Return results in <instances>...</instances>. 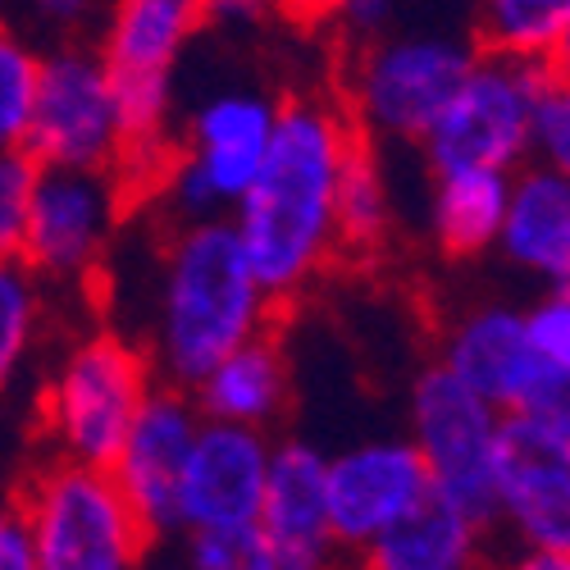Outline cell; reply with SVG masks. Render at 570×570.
<instances>
[{"instance_id": "11", "label": "cell", "mask_w": 570, "mask_h": 570, "mask_svg": "<svg viewBox=\"0 0 570 570\" xmlns=\"http://www.w3.org/2000/svg\"><path fill=\"white\" fill-rule=\"evenodd\" d=\"M23 151L41 169H110L115 174L124 165V124H119L110 73L97 51L60 46V51L41 56Z\"/></svg>"}, {"instance_id": "5", "label": "cell", "mask_w": 570, "mask_h": 570, "mask_svg": "<svg viewBox=\"0 0 570 570\" xmlns=\"http://www.w3.org/2000/svg\"><path fill=\"white\" fill-rule=\"evenodd\" d=\"M480 56L474 37L452 32H389L352 51L343 73V110L365 141L420 147L439 110Z\"/></svg>"}, {"instance_id": "33", "label": "cell", "mask_w": 570, "mask_h": 570, "mask_svg": "<svg viewBox=\"0 0 570 570\" xmlns=\"http://www.w3.org/2000/svg\"><path fill=\"white\" fill-rule=\"evenodd\" d=\"M274 10H283L293 23H302V28H324L328 19H334V10H338V0H278Z\"/></svg>"}, {"instance_id": "4", "label": "cell", "mask_w": 570, "mask_h": 570, "mask_svg": "<svg viewBox=\"0 0 570 570\" xmlns=\"http://www.w3.org/2000/svg\"><path fill=\"white\" fill-rule=\"evenodd\" d=\"M14 520L37 570H141L156 539L106 465L60 456L19 484Z\"/></svg>"}, {"instance_id": "17", "label": "cell", "mask_w": 570, "mask_h": 570, "mask_svg": "<svg viewBox=\"0 0 570 570\" xmlns=\"http://www.w3.org/2000/svg\"><path fill=\"white\" fill-rule=\"evenodd\" d=\"M202 411L193 393H183L174 384H156L151 397L141 402L137 420L128 424V434L106 465L115 474V484L132 502V511L147 520L151 534L174 530V493H178V474L187 465V452L197 443L202 430Z\"/></svg>"}, {"instance_id": "21", "label": "cell", "mask_w": 570, "mask_h": 570, "mask_svg": "<svg viewBox=\"0 0 570 570\" xmlns=\"http://www.w3.org/2000/svg\"><path fill=\"white\" fill-rule=\"evenodd\" d=\"M511 174L502 169H443L430 187V237L443 256L474 261L498 247L507 219Z\"/></svg>"}, {"instance_id": "9", "label": "cell", "mask_w": 570, "mask_h": 570, "mask_svg": "<svg viewBox=\"0 0 570 570\" xmlns=\"http://www.w3.org/2000/svg\"><path fill=\"white\" fill-rule=\"evenodd\" d=\"M411 448L424 461L430 489L474 520L493 525L498 507V456H502V424L507 415L474 397L461 379L443 365H424L411 384Z\"/></svg>"}, {"instance_id": "28", "label": "cell", "mask_w": 570, "mask_h": 570, "mask_svg": "<svg viewBox=\"0 0 570 570\" xmlns=\"http://www.w3.org/2000/svg\"><path fill=\"white\" fill-rule=\"evenodd\" d=\"M525 334L548 370L570 374V288H543V297L525 306Z\"/></svg>"}, {"instance_id": "26", "label": "cell", "mask_w": 570, "mask_h": 570, "mask_svg": "<svg viewBox=\"0 0 570 570\" xmlns=\"http://www.w3.org/2000/svg\"><path fill=\"white\" fill-rule=\"evenodd\" d=\"M187 570H278V561L256 525H228L187 534Z\"/></svg>"}, {"instance_id": "12", "label": "cell", "mask_w": 570, "mask_h": 570, "mask_svg": "<svg viewBox=\"0 0 570 570\" xmlns=\"http://www.w3.org/2000/svg\"><path fill=\"white\" fill-rule=\"evenodd\" d=\"M128 193L110 169H41L23 233V265L37 278H87L110 252Z\"/></svg>"}, {"instance_id": "35", "label": "cell", "mask_w": 570, "mask_h": 570, "mask_svg": "<svg viewBox=\"0 0 570 570\" xmlns=\"http://www.w3.org/2000/svg\"><path fill=\"white\" fill-rule=\"evenodd\" d=\"M489 570H570V557H561V552H530V548H515L502 566H489Z\"/></svg>"}, {"instance_id": "29", "label": "cell", "mask_w": 570, "mask_h": 570, "mask_svg": "<svg viewBox=\"0 0 570 570\" xmlns=\"http://www.w3.org/2000/svg\"><path fill=\"white\" fill-rule=\"evenodd\" d=\"M530 160L570 178V87L543 91V101L534 110V132H530Z\"/></svg>"}, {"instance_id": "10", "label": "cell", "mask_w": 570, "mask_h": 570, "mask_svg": "<svg viewBox=\"0 0 570 570\" xmlns=\"http://www.w3.org/2000/svg\"><path fill=\"white\" fill-rule=\"evenodd\" d=\"M439 365L502 415H539L570 424V374L548 370L534 356L525 311L507 302L456 311L443 328Z\"/></svg>"}, {"instance_id": "6", "label": "cell", "mask_w": 570, "mask_h": 570, "mask_svg": "<svg viewBox=\"0 0 570 570\" xmlns=\"http://www.w3.org/2000/svg\"><path fill=\"white\" fill-rule=\"evenodd\" d=\"M160 384L147 347L97 328L78 338L41 393V434L60 461L110 465L141 402Z\"/></svg>"}, {"instance_id": "32", "label": "cell", "mask_w": 570, "mask_h": 570, "mask_svg": "<svg viewBox=\"0 0 570 570\" xmlns=\"http://www.w3.org/2000/svg\"><path fill=\"white\" fill-rule=\"evenodd\" d=\"M278 0H206V14L219 23H256L265 19Z\"/></svg>"}, {"instance_id": "20", "label": "cell", "mask_w": 570, "mask_h": 570, "mask_svg": "<svg viewBox=\"0 0 570 570\" xmlns=\"http://www.w3.org/2000/svg\"><path fill=\"white\" fill-rule=\"evenodd\" d=\"M193 402L206 420L219 424H247V430H269L283 420L293 402V365L274 334H261L228 352L202 384L193 389Z\"/></svg>"}, {"instance_id": "30", "label": "cell", "mask_w": 570, "mask_h": 570, "mask_svg": "<svg viewBox=\"0 0 570 570\" xmlns=\"http://www.w3.org/2000/svg\"><path fill=\"white\" fill-rule=\"evenodd\" d=\"M397 14H402V0H338V10L328 23H334L343 32V41L356 51V46H365V41L389 37Z\"/></svg>"}, {"instance_id": "14", "label": "cell", "mask_w": 570, "mask_h": 570, "mask_svg": "<svg viewBox=\"0 0 570 570\" xmlns=\"http://www.w3.org/2000/svg\"><path fill=\"white\" fill-rule=\"evenodd\" d=\"M430 493V474H424V461L411 439H361L338 456H324L328 525L347 552L374 543Z\"/></svg>"}, {"instance_id": "24", "label": "cell", "mask_w": 570, "mask_h": 570, "mask_svg": "<svg viewBox=\"0 0 570 570\" xmlns=\"http://www.w3.org/2000/svg\"><path fill=\"white\" fill-rule=\"evenodd\" d=\"M41 328V278L23 261H0V397L19 379Z\"/></svg>"}, {"instance_id": "2", "label": "cell", "mask_w": 570, "mask_h": 570, "mask_svg": "<svg viewBox=\"0 0 570 570\" xmlns=\"http://www.w3.org/2000/svg\"><path fill=\"white\" fill-rule=\"evenodd\" d=\"M278 306L228 219H193L169 233L151 293L147 356L160 384L193 393L243 343L269 334Z\"/></svg>"}, {"instance_id": "19", "label": "cell", "mask_w": 570, "mask_h": 570, "mask_svg": "<svg viewBox=\"0 0 570 570\" xmlns=\"http://www.w3.org/2000/svg\"><path fill=\"white\" fill-rule=\"evenodd\" d=\"M484 520L430 493L374 543L352 552V570H489Z\"/></svg>"}, {"instance_id": "27", "label": "cell", "mask_w": 570, "mask_h": 570, "mask_svg": "<svg viewBox=\"0 0 570 570\" xmlns=\"http://www.w3.org/2000/svg\"><path fill=\"white\" fill-rule=\"evenodd\" d=\"M37 174H41V165L23 147L0 151V261L23 256V233H28Z\"/></svg>"}, {"instance_id": "18", "label": "cell", "mask_w": 570, "mask_h": 570, "mask_svg": "<svg viewBox=\"0 0 570 570\" xmlns=\"http://www.w3.org/2000/svg\"><path fill=\"white\" fill-rule=\"evenodd\" d=\"M493 252L543 288H570V178L534 160L520 165Z\"/></svg>"}, {"instance_id": "8", "label": "cell", "mask_w": 570, "mask_h": 570, "mask_svg": "<svg viewBox=\"0 0 570 570\" xmlns=\"http://www.w3.org/2000/svg\"><path fill=\"white\" fill-rule=\"evenodd\" d=\"M548 91V73L539 60L493 56L480 51L430 132L420 137V151L430 174L443 169H502L515 174L530 165V132L534 110Z\"/></svg>"}, {"instance_id": "3", "label": "cell", "mask_w": 570, "mask_h": 570, "mask_svg": "<svg viewBox=\"0 0 570 570\" xmlns=\"http://www.w3.org/2000/svg\"><path fill=\"white\" fill-rule=\"evenodd\" d=\"M106 28L97 56L110 73L115 106L124 124V165L115 178L124 193L151 187L169 147V97H174V69L183 51L202 32L206 0H106Z\"/></svg>"}, {"instance_id": "7", "label": "cell", "mask_w": 570, "mask_h": 570, "mask_svg": "<svg viewBox=\"0 0 570 570\" xmlns=\"http://www.w3.org/2000/svg\"><path fill=\"white\" fill-rule=\"evenodd\" d=\"M278 119V101L252 87H233L202 101L187 119L183 147H169L151 193L183 219H228L233 206L252 187L269 132Z\"/></svg>"}, {"instance_id": "13", "label": "cell", "mask_w": 570, "mask_h": 570, "mask_svg": "<svg viewBox=\"0 0 570 570\" xmlns=\"http://www.w3.org/2000/svg\"><path fill=\"white\" fill-rule=\"evenodd\" d=\"M493 525L515 548L570 557V424L507 415Z\"/></svg>"}, {"instance_id": "37", "label": "cell", "mask_w": 570, "mask_h": 570, "mask_svg": "<svg viewBox=\"0 0 570 570\" xmlns=\"http://www.w3.org/2000/svg\"><path fill=\"white\" fill-rule=\"evenodd\" d=\"M10 525H14V493L0 489V534H6Z\"/></svg>"}, {"instance_id": "31", "label": "cell", "mask_w": 570, "mask_h": 570, "mask_svg": "<svg viewBox=\"0 0 570 570\" xmlns=\"http://www.w3.org/2000/svg\"><path fill=\"white\" fill-rule=\"evenodd\" d=\"M28 14L51 32H78L106 10V0H23Z\"/></svg>"}, {"instance_id": "15", "label": "cell", "mask_w": 570, "mask_h": 570, "mask_svg": "<svg viewBox=\"0 0 570 570\" xmlns=\"http://www.w3.org/2000/svg\"><path fill=\"white\" fill-rule=\"evenodd\" d=\"M269 434L247 424L202 420L174 493V530H228L256 525L269 480Z\"/></svg>"}, {"instance_id": "22", "label": "cell", "mask_w": 570, "mask_h": 570, "mask_svg": "<svg viewBox=\"0 0 570 570\" xmlns=\"http://www.w3.org/2000/svg\"><path fill=\"white\" fill-rule=\"evenodd\" d=\"M393 178L379 160V147L361 137L338 187V247L343 256H374L393 233Z\"/></svg>"}, {"instance_id": "23", "label": "cell", "mask_w": 570, "mask_h": 570, "mask_svg": "<svg viewBox=\"0 0 570 570\" xmlns=\"http://www.w3.org/2000/svg\"><path fill=\"white\" fill-rule=\"evenodd\" d=\"M566 23L570 0H480L474 6V46L493 56L543 60Z\"/></svg>"}, {"instance_id": "36", "label": "cell", "mask_w": 570, "mask_h": 570, "mask_svg": "<svg viewBox=\"0 0 570 570\" xmlns=\"http://www.w3.org/2000/svg\"><path fill=\"white\" fill-rule=\"evenodd\" d=\"M0 570H37L32 566V552H28V539L19 530V520H14L6 534H0Z\"/></svg>"}, {"instance_id": "25", "label": "cell", "mask_w": 570, "mask_h": 570, "mask_svg": "<svg viewBox=\"0 0 570 570\" xmlns=\"http://www.w3.org/2000/svg\"><path fill=\"white\" fill-rule=\"evenodd\" d=\"M37 78H41V56L10 23H0V151L23 147L37 101Z\"/></svg>"}, {"instance_id": "34", "label": "cell", "mask_w": 570, "mask_h": 570, "mask_svg": "<svg viewBox=\"0 0 570 570\" xmlns=\"http://www.w3.org/2000/svg\"><path fill=\"white\" fill-rule=\"evenodd\" d=\"M543 73H548V82L552 87H570V23L557 32V41L548 46V51H543Z\"/></svg>"}, {"instance_id": "1", "label": "cell", "mask_w": 570, "mask_h": 570, "mask_svg": "<svg viewBox=\"0 0 570 570\" xmlns=\"http://www.w3.org/2000/svg\"><path fill=\"white\" fill-rule=\"evenodd\" d=\"M361 132L338 97L302 91L278 101L265 160L228 224L274 306L311 293L343 256L338 187Z\"/></svg>"}, {"instance_id": "16", "label": "cell", "mask_w": 570, "mask_h": 570, "mask_svg": "<svg viewBox=\"0 0 570 570\" xmlns=\"http://www.w3.org/2000/svg\"><path fill=\"white\" fill-rule=\"evenodd\" d=\"M256 530L265 534L278 570H352V552L328 525L324 452L315 443L306 439L274 443Z\"/></svg>"}]
</instances>
